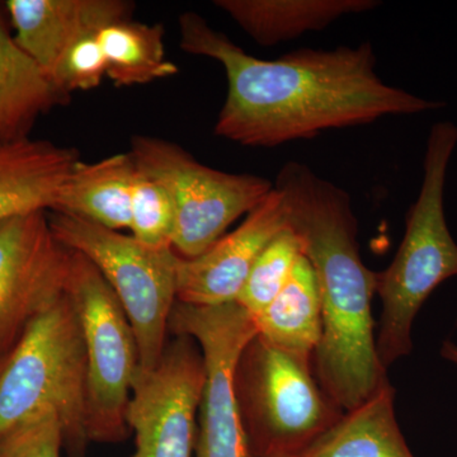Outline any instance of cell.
I'll return each mask as SVG.
<instances>
[{"label": "cell", "mask_w": 457, "mask_h": 457, "mask_svg": "<svg viewBox=\"0 0 457 457\" xmlns=\"http://www.w3.org/2000/svg\"><path fill=\"white\" fill-rule=\"evenodd\" d=\"M258 337L303 359H314L321 339V296L317 273L303 255L278 296L254 318Z\"/></svg>", "instance_id": "obj_19"}, {"label": "cell", "mask_w": 457, "mask_h": 457, "mask_svg": "<svg viewBox=\"0 0 457 457\" xmlns=\"http://www.w3.org/2000/svg\"><path fill=\"white\" fill-rule=\"evenodd\" d=\"M46 411L62 422L66 455L84 457L89 444L86 348L66 290L0 359V438Z\"/></svg>", "instance_id": "obj_4"}, {"label": "cell", "mask_w": 457, "mask_h": 457, "mask_svg": "<svg viewBox=\"0 0 457 457\" xmlns=\"http://www.w3.org/2000/svg\"><path fill=\"white\" fill-rule=\"evenodd\" d=\"M71 251L46 212L0 221V359L36 315L64 293Z\"/></svg>", "instance_id": "obj_11"}, {"label": "cell", "mask_w": 457, "mask_h": 457, "mask_svg": "<svg viewBox=\"0 0 457 457\" xmlns=\"http://www.w3.org/2000/svg\"><path fill=\"white\" fill-rule=\"evenodd\" d=\"M251 457H290V456H254V455H251Z\"/></svg>", "instance_id": "obj_26"}, {"label": "cell", "mask_w": 457, "mask_h": 457, "mask_svg": "<svg viewBox=\"0 0 457 457\" xmlns=\"http://www.w3.org/2000/svg\"><path fill=\"white\" fill-rule=\"evenodd\" d=\"M179 46L224 68L228 96L215 135L240 145L278 147L324 131L445 106L384 83L376 73L370 42L263 60L245 53L200 14L187 12L179 17Z\"/></svg>", "instance_id": "obj_1"}, {"label": "cell", "mask_w": 457, "mask_h": 457, "mask_svg": "<svg viewBox=\"0 0 457 457\" xmlns=\"http://www.w3.org/2000/svg\"><path fill=\"white\" fill-rule=\"evenodd\" d=\"M457 147V125L435 123L427 137L423 179L405 216V231L392 263L378 272L381 300L376 350L387 370L413 348L411 329L433 291L457 276V242L445 213V188Z\"/></svg>", "instance_id": "obj_3"}, {"label": "cell", "mask_w": 457, "mask_h": 457, "mask_svg": "<svg viewBox=\"0 0 457 457\" xmlns=\"http://www.w3.org/2000/svg\"><path fill=\"white\" fill-rule=\"evenodd\" d=\"M137 167V165H135ZM132 237L152 249H173L176 210L161 182L137 170L131 186Z\"/></svg>", "instance_id": "obj_22"}, {"label": "cell", "mask_w": 457, "mask_h": 457, "mask_svg": "<svg viewBox=\"0 0 457 457\" xmlns=\"http://www.w3.org/2000/svg\"><path fill=\"white\" fill-rule=\"evenodd\" d=\"M290 457H414L396 420L395 389L385 384Z\"/></svg>", "instance_id": "obj_16"}, {"label": "cell", "mask_w": 457, "mask_h": 457, "mask_svg": "<svg viewBox=\"0 0 457 457\" xmlns=\"http://www.w3.org/2000/svg\"><path fill=\"white\" fill-rule=\"evenodd\" d=\"M66 294L82 328L87 357V435L116 444L128 437V408L139 374L130 321L111 286L84 255L71 251Z\"/></svg>", "instance_id": "obj_7"}, {"label": "cell", "mask_w": 457, "mask_h": 457, "mask_svg": "<svg viewBox=\"0 0 457 457\" xmlns=\"http://www.w3.org/2000/svg\"><path fill=\"white\" fill-rule=\"evenodd\" d=\"M204 385L203 353L194 339L177 336L156 368L137 374L128 408L135 457H192Z\"/></svg>", "instance_id": "obj_10"}, {"label": "cell", "mask_w": 457, "mask_h": 457, "mask_svg": "<svg viewBox=\"0 0 457 457\" xmlns=\"http://www.w3.org/2000/svg\"><path fill=\"white\" fill-rule=\"evenodd\" d=\"M64 433L54 411H46L0 438V457H62Z\"/></svg>", "instance_id": "obj_24"}, {"label": "cell", "mask_w": 457, "mask_h": 457, "mask_svg": "<svg viewBox=\"0 0 457 457\" xmlns=\"http://www.w3.org/2000/svg\"><path fill=\"white\" fill-rule=\"evenodd\" d=\"M288 222L302 236L321 296V339L312 366L319 383L347 411L389 383L376 350L371 303L378 272L361 257L359 225L347 191L308 165L288 162L273 183Z\"/></svg>", "instance_id": "obj_2"}, {"label": "cell", "mask_w": 457, "mask_h": 457, "mask_svg": "<svg viewBox=\"0 0 457 457\" xmlns=\"http://www.w3.org/2000/svg\"><path fill=\"white\" fill-rule=\"evenodd\" d=\"M97 32L84 35L73 42L50 75L51 82L65 97L77 90L97 88L107 75V60Z\"/></svg>", "instance_id": "obj_23"}, {"label": "cell", "mask_w": 457, "mask_h": 457, "mask_svg": "<svg viewBox=\"0 0 457 457\" xmlns=\"http://www.w3.org/2000/svg\"><path fill=\"white\" fill-rule=\"evenodd\" d=\"M135 171L130 154L108 156L96 163L79 161L51 212L78 216L111 230L129 228Z\"/></svg>", "instance_id": "obj_17"}, {"label": "cell", "mask_w": 457, "mask_h": 457, "mask_svg": "<svg viewBox=\"0 0 457 457\" xmlns=\"http://www.w3.org/2000/svg\"><path fill=\"white\" fill-rule=\"evenodd\" d=\"M97 37L106 56L107 77L116 86H139L179 71L176 64L165 59L162 25L119 21L99 29Z\"/></svg>", "instance_id": "obj_20"}, {"label": "cell", "mask_w": 457, "mask_h": 457, "mask_svg": "<svg viewBox=\"0 0 457 457\" xmlns=\"http://www.w3.org/2000/svg\"><path fill=\"white\" fill-rule=\"evenodd\" d=\"M170 329L194 339L203 353L204 385L196 457H251L236 390L237 362L258 335L254 318L237 303L191 306L177 303Z\"/></svg>", "instance_id": "obj_9"}, {"label": "cell", "mask_w": 457, "mask_h": 457, "mask_svg": "<svg viewBox=\"0 0 457 457\" xmlns=\"http://www.w3.org/2000/svg\"><path fill=\"white\" fill-rule=\"evenodd\" d=\"M303 255L305 245L302 236L293 228H286L255 261L237 303L252 317H257L284 288Z\"/></svg>", "instance_id": "obj_21"}, {"label": "cell", "mask_w": 457, "mask_h": 457, "mask_svg": "<svg viewBox=\"0 0 457 457\" xmlns=\"http://www.w3.org/2000/svg\"><path fill=\"white\" fill-rule=\"evenodd\" d=\"M441 356L457 366V345L453 342H445L441 348Z\"/></svg>", "instance_id": "obj_25"}, {"label": "cell", "mask_w": 457, "mask_h": 457, "mask_svg": "<svg viewBox=\"0 0 457 457\" xmlns=\"http://www.w3.org/2000/svg\"><path fill=\"white\" fill-rule=\"evenodd\" d=\"M290 227L281 192L273 186L269 196L198 257L179 258L177 302L191 306L237 303L246 278L263 249Z\"/></svg>", "instance_id": "obj_12"}, {"label": "cell", "mask_w": 457, "mask_h": 457, "mask_svg": "<svg viewBox=\"0 0 457 457\" xmlns=\"http://www.w3.org/2000/svg\"><path fill=\"white\" fill-rule=\"evenodd\" d=\"M66 98L0 18V145L27 139L36 120Z\"/></svg>", "instance_id": "obj_18"}, {"label": "cell", "mask_w": 457, "mask_h": 457, "mask_svg": "<svg viewBox=\"0 0 457 457\" xmlns=\"http://www.w3.org/2000/svg\"><path fill=\"white\" fill-rule=\"evenodd\" d=\"M123 0H8L18 46L47 75L78 38L110 23L130 20Z\"/></svg>", "instance_id": "obj_13"}, {"label": "cell", "mask_w": 457, "mask_h": 457, "mask_svg": "<svg viewBox=\"0 0 457 457\" xmlns=\"http://www.w3.org/2000/svg\"><path fill=\"white\" fill-rule=\"evenodd\" d=\"M240 416L254 456H295L345 411L319 383L312 360L255 336L237 362Z\"/></svg>", "instance_id": "obj_5"}, {"label": "cell", "mask_w": 457, "mask_h": 457, "mask_svg": "<svg viewBox=\"0 0 457 457\" xmlns=\"http://www.w3.org/2000/svg\"><path fill=\"white\" fill-rule=\"evenodd\" d=\"M261 46L295 40L303 33L321 31L348 14L363 13L381 4L378 0H216Z\"/></svg>", "instance_id": "obj_15"}, {"label": "cell", "mask_w": 457, "mask_h": 457, "mask_svg": "<svg viewBox=\"0 0 457 457\" xmlns=\"http://www.w3.org/2000/svg\"><path fill=\"white\" fill-rule=\"evenodd\" d=\"M49 221L56 239L92 262L111 286L137 338L139 374L153 371L167 345L179 255L68 213L51 212Z\"/></svg>", "instance_id": "obj_6"}, {"label": "cell", "mask_w": 457, "mask_h": 457, "mask_svg": "<svg viewBox=\"0 0 457 457\" xmlns=\"http://www.w3.org/2000/svg\"><path fill=\"white\" fill-rule=\"evenodd\" d=\"M129 154L170 194L176 210L173 251L187 260L206 252L273 189L264 177L213 170L161 137H132Z\"/></svg>", "instance_id": "obj_8"}, {"label": "cell", "mask_w": 457, "mask_h": 457, "mask_svg": "<svg viewBox=\"0 0 457 457\" xmlns=\"http://www.w3.org/2000/svg\"><path fill=\"white\" fill-rule=\"evenodd\" d=\"M79 155L71 147L27 139L0 145V221L55 206Z\"/></svg>", "instance_id": "obj_14"}]
</instances>
